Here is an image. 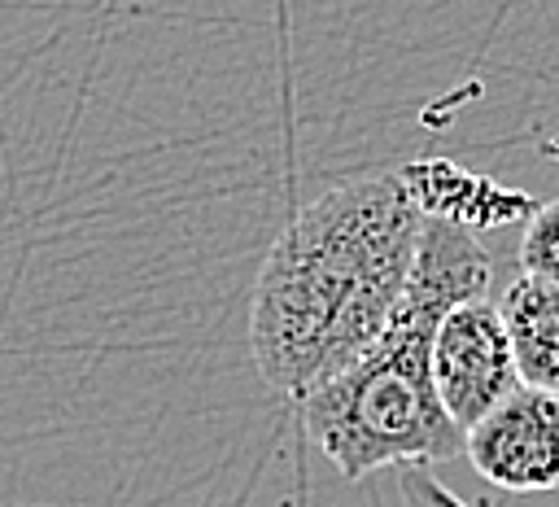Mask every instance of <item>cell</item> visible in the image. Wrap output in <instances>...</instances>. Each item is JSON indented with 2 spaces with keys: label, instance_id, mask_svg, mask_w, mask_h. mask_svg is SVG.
I'll return each mask as SVG.
<instances>
[{
  "label": "cell",
  "instance_id": "6da1fadb",
  "mask_svg": "<svg viewBox=\"0 0 559 507\" xmlns=\"http://www.w3.org/2000/svg\"><path fill=\"white\" fill-rule=\"evenodd\" d=\"M424 236L402 175H362L301 205L262 258L249 302L258 376L306 398L393 319Z\"/></svg>",
  "mask_w": 559,
  "mask_h": 507
},
{
  "label": "cell",
  "instance_id": "7a4b0ae2",
  "mask_svg": "<svg viewBox=\"0 0 559 507\" xmlns=\"http://www.w3.org/2000/svg\"><path fill=\"white\" fill-rule=\"evenodd\" d=\"M493 262L476 232L424 219L406 293L384 332L301 398L314 446L345 481L380 468H432L463 450V428L432 380V337L450 306L489 288Z\"/></svg>",
  "mask_w": 559,
  "mask_h": 507
},
{
  "label": "cell",
  "instance_id": "3957f363",
  "mask_svg": "<svg viewBox=\"0 0 559 507\" xmlns=\"http://www.w3.org/2000/svg\"><path fill=\"white\" fill-rule=\"evenodd\" d=\"M432 380L463 437L480 415L524 385L498 302L480 293L445 310L432 337Z\"/></svg>",
  "mask_w": 559,
  "mask_h": 507
},
{
  "label": "cell",
  "instance_id": "277c9868",
  "mask_svg": "<svg viewBox=\"0 0 559 507\" xmlns=\"http://www.w3.org/2000/svg\"><path fill=\"white\" fill-rule=\"evenodd\" d=\"M463 450L498 490H559V393L520 385L467 428Z\"/></svg>",
  "mask_w": 559,
  "mask_h": 507
},
{
  "label": "cell",
  "instance_id": "5b68a950",
  "mask_svg": "<svg viewBox=\"0 0 559 507\" xmlns=\"http://www.w3.org/2000/svg\"><path fill=\"white\" fill-rule=\"evenodd\" d=\"M402 184L411 201L424 210V219H445L467 232H489L502 223H524L537 201L520 188H502L489 175H476L450 157H415L402 170Z\"/></svg>",
  "mask_w": 559,
  "mask_h": 507
},
{
  "label": "cell",
  "instance_id": "8992f818",
  "mask_svg": "<svg viewBox=\"0 0 559 507\" xmlns=\"http://www.w3.org/2000/svg\"><path fill=\"white\" fill-rule=\"evenodd\" d=\"M502 319L520 363V380L559 393V284L520 271L502 297Z\"/></svg>",
  "mask_w": 559,
  "mask_h": 507
},
{
  "label": "cell",
  "instance_id": "52a82bcc",
  "mask_svg": "<svg viewBox=\"0 0 559 507\" xmlns=\"http://www.w3.org/2000/svg\"><path fill=\"white\" fill-rule=\"evenodd\" d=\"M520 271L559 284V197L546 201V205L537 201V210L524 219V236H520Z\"/></svg>",
  "mask_w": 559,
  "mask_h": 507
},
{
  "label": "cell",
  "instance_id": "ba28073f",
  "mask_svg": "<svg viewBox=\"0 0 559 507\" xmlns=\"http://www.w3.org/2000/svg\"><path fill=\"white\" fill-rule=\"evenodd\" d=\"M406 490H411L415 507H472L454 490H445L428 468H406Z\"/></svg>",
  "mask_w": 559,
  "mask_h": 507
}]
</instances>
